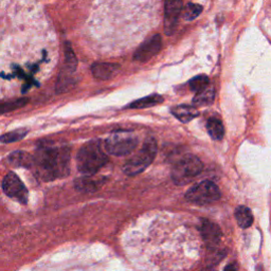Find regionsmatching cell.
<instances>
[{"label": "cell", "instance_id": "obj_4", "mask_svg": "<svg viewBox=\"0 0 271 271\" xmlns=\"http://www.w3.org/2000/svg\"><path fill=\"white\" fill-rule=\"evenodd\" d=\"M157 154V143L156 140L150 138L145 141V143L142 145L139 152L128 160L124 166L123 170L126 175L135 176L143 172L145 168L154 161L155 156Z\"/></svg>", "mask_w": 271, "mask_h": 271}, {"label": "cell", "instance_id": "obj_9", "mask_svg": "<svg viewBox=\"0 0 271 271\" xmlns=\"http://www.w3.org/2000/svg\"><path fill=\"white\" fill-rule=\"evenodd\" d=\"M3 190L8 196L17 199L21 204H27L28 190L16 174L11 172L5 176L3 180Z\"/></svg>", "mask_w": 271, "mask_h": 271}, {"label": "cell", "instance_id": "obj_18", "mask_svg": "<svg viewBox=\"0 0 271 271\" xmlns=\"http://www.w3.org/2000/svg\"><path fill=\"white\" fill-rule=\"evenodd\" d=\"M207 130L210 135V137L214 140H221L225 135V128L220 120L216 118H211L209 119L207 123Z\"/></svg>", "mask_w": 271, "mask_h": 271}, {"label": "cell", "instance_id": "obj_1", "mask_svg": "<svg viewBox=\"0 0 271 271\" xmlns=\"http://www.w3.org/2000/svg\"><path fill=\"white\" fill-rule=\"evenodd\" d=\"M128 241L137 258L145 260L158 269L178 270L189 268L199 254V239L196 231L175 217H156L145 234L133 233Z\"/></svg>", "mask_w": 271, "mask_h": 271}, {"label": "cell", "instance_id": "obj_5", "mask_svg": "<svg viewBox=\"0 0 271 271\" xmlns=\"http://www.w3.org/2000/svg\"><path fill=\"white\" fill-rule=\"evenodd\" d=\"M203 168V162L196 156L187 155L182 157L174 165L172 169V178L176 184L184 185L201 174Z\"/></svg>", "mask_w": 271, "mask_h": 271}, {"label": "cell", "instance_id": "obj_17", "mask_svg": "<svg viewBox=\"0 0 271 271\" xmlns=\"http://www.w3.org/2000/svg\"><path fill=\"white\" fill-rule=\"evenodd\" d=\"M162 102H163V96H161L159 94H152V95H149L145 97L139 98V100H137V101H134L133 103L128 105V108H136V109L147 108V107L158 105Z\"/></svg>", "mask_w": 271, "mask_h": 271}, {"label": "cell", "instance_id": "obj_3", "mask_svg": "<svg viewBox=\"0 0 271 271\" xmlns=\"http://www.w3.org/2000/svg\"><path fill=\"white\" fill-rule=\"evenodd\" d=\"M108 161L100 140H91L85 143L77 156V165L84 175L92 176L97 173Z\"/></svg>", "mask_w": 271, "mask_h": 271}, {"label": "cell", "instance_id": "obj_19", "mask_svg": "<svg viewBox=\"0 0 271 271\" xmlns=\"http://www.w3.org/2000/svg\"><path fill=\"white\" fill-rule=\"evenodd\" d=\"M214 97H215V91H214V88L212 86H209L194 96L193 103L196 106H207L213 103Z\"/></svg>", "mask_w": 271, "mask_h": 271}, {"label": "cell", "instance_id": "obj_21", "mask_svg": "<svg viewBox=\"0 0 271 271\" xmlns=\"http://www.w3.org/2000/svg\"><path fill=\"white\" fill-rule=\"evenodd\" d=\"M202 12H203V7L201 5L190 3L182 10V15L185 20L191 21L201 15Z\"/></svg>", "mask_w": 271, "mask_h": 271}, {"label": "cell", "instance_id": "obj_15", "mask_svg": "<svg viewBox=\"0 0 271 271\" xmlns=\"http://www.w3.org/2000/svg\"><path fill=\"white\" fill-rule=\"evenodd\" d=\"M9 162L14 166H23V167H31L34 163V158L24 152H14L12 153L9 158Z\"/></svg>", "mask_w": 271, "mask_h": 271}, {"label": "cell", "instance_id": "obj_12", "mask_svg": "<svg viewBox=\"0 0 271 271\" xmlns=\"http://www.w3.org/2000/svg\"><path fill=\"white\" fill-rule=\"evenodd\" d=\"M120 70V65L113 63H95L91 66V72L97 80L106 81L115 77Z\"/></svg>", "mask_w": 271, "mask_h": 271}, {"label": "cell", "instance_id": "obj_24", "mask_svg": "<svg viewBox=\"0 0 271 271\" xmlns=\"http://www.w3.org/2000/svg\"><path fill=\"white\" fill-rule=\"evenodd\" d=\"M224 271H237V265L236 264H229V265H227L225 267Z\"/></svg>", "mask_w": 271, "mask_h": 271}, {"label": "cell", "instance_id": "obj_2", "mask_svg": "<svg viewBox=\"0 0 271 271\" xmlns=\"http://www.w3.org/2000/svg\"><path fill=\"white\" fill-rule=\"evenodd\" d=\"M33 158L36 173L42 180H53L69 172V152L67 150L42 146L37 150Z\"/></svg>", "mask_w": 271, "mask_h": 271}, {"label": "cell", "instance_id": "obj_14", "mask_svg": "<svg viewBox=\"0 0 271 271\" xmlns=\"http://www.w3.org/2000/svg\"><path fill=\"white\" fill-rule=\"evenodd\" d=\"M103 184L102 179H95L92 178V176H87V177H81L75 181V187L84 192H95L101 188V185Z\"/></svg>", "mask_w": 271, "mask_h": 271}, {"label": "cell", "instance_id": "obj_22", "mask_svg": "<svg viewBox=\"0 0 271 271\" xmlns=\"http://www.w3.org/2000/svg\"><path fill=\"white\" fill-rule=\"evenodd\" d=\"M27 134H28V131L26 130V128H19V130L13 131L11 133L3 135L0 140H2L3 143H12V142H16V141L21 140L22 138L27 136Z\"/></svg>", "mask_w": 271, "mask_h": 271}, {"label": "cell", "instance_id": "obj_16", "mask_svg": "<svg viewBox=\"0 0 271 271\" xmlns=\"http://www.w3.org/2000/svg\"><path fill=\"white\" fill-rule=\"evenodd\" d=\"M235 218L238 226L242 229H247L253 224V215L249 208L245 206H239L235 210Z\"/></svg>", "mask_w": 271, "mask_h": 271}, {"label": "cell", "instance_id": "obj_8", "mask_svg": "<svg viewBox=\"0 0 271 271\" xmlns=\"http://www.w3.org/2000/svg\"><path fill=\"white\" fill-rule=\"evenodd\" d=\"M182 10V0L164 2V32L166 35H173L175 33Z\"/></svg>", "mask_w": 271, "mask_h": 271}, {"label": "cell", "instance_id": "obj_23", "mask_svg": "<svg viewBox=\"0 0 271 271\" xmlns=\"http://www.w3.org/2000/svg\"><path fill=\"white\" fill-rule=\"evenodd\" d=\"M28 101L27 97H21V98H17V100H14V101H11V102H7V103H4L2 105V112L3 113H7L9 111H13L15 109H18V108H21L23 107Z\"/></svg>", "mask_w": 271, "mask_h": 271}, {"label": "cell", "instance_id": "obj_6", "mask_svg": "<svg viewBox=\"0 0 271 271\" xmlns=\"http://www.w3.org/2000/svg\"><path fill=\"white\" fill-rule=\"evenodd\" d=\"M185 198L188 202L198 206L211 205L220 198V191L215 183L205 180L192 187L185 194Z\"/></svg>", "mask_w": 271, "mask_h": 271}, {"label": "cell", "instance_id": "obj_20", "mask_svg": "<svg viewBox=\"0 0 271 271\" xmlns=\"http://www.w3.org/2000/svg\"><path fill=\"white\" fill-rule=\"evenodd\" d=\"M190 88L192 91L198 93L203 90H205L206 88H208L210 86V81L209 78L207 76H197L195 78H193L190 83Z\"/></svg>", "mask_w": 271, "mask_h": 271}, {"label": "cell", "instance_id": "obj_10", "mask_svg": "<svg viewBox=\"0 0 271 271\" xmlns=\"http://www.w3.org/2000/svg\"><path fill=\"white\" fill-rule=\"evenodd\" d=\"M162 48V39L159 34H156L142 44L135 52L134 60L137 62L144 63L150 61L155 55L159 53Z\"/></svg>", "mask_w": 271, "mask_h": 271}, {"label": "cell", "instance_id": "obj_11", "mask_svg": "<svg viewBox=\"0 0 271 271\" xmlns=\"http://www.w3.org/2000/svg\"><path fill=\"white\" fill-rule=\"evenodd\" d=\"M199 230H201L202 237L208 247L213 248L219 244L221 239V230L216 224L212 223L209 219H204Z\"/></svg>", "mask_w": 271, "mask_h": 271}, {"label": "cell", "instance_id": "obj_7", "mask_svg": "<svg viewBox=\"0 0 271 271\" xmlns=\"http://www.w3.org/2000/svg\"><path fill=\"white\" fill-rule=\"evenodd\" d=\"M138 145V138L130 133H115L105 141L106 151L115 156H125L131 154Z\"/></svg>", "mask_w": 271, "mask_h": 271}, {"label": "cell", "instance_id": "obj_13", "mask_svg": "<svg viewBox=\"0 0 271 271\" xmlns=\"http://www.w3.org/2000/svg\"><path fill=\"white\" fill-rule=\"evenodd\" d=\"M170 111H172L173 116L182 123H188L199 115L198 110L190 105H177L170 109Z\"/></svg>", "mask_w": 271, "mask_h": 271}]
</instances>
